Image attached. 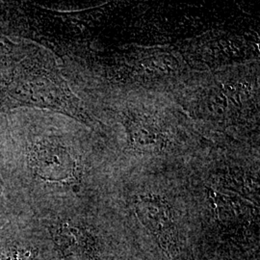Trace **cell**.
Masks as SVG:
<instances>
[{
  "label": "cell",
  "instance_id": "1",
  "mask_svg": "<svg viewBox=\"0 0 260 260\" xmlns=\"http://www.w3.org/2000/svg\"><path fill=\"white\" fill-rule=\"evenodd\" d=\"M98 120L114 158L166 161L204 150L203 132L179 103L162 93H117Z\"/></svg>",
  "mask_w": 260,
  "mask_h": 260
},
{
  "label": "cell",
  "instance_id": "2",
  "mask_svg": "<svg viewBox=\"0 0 260 260\" xmlns=\"http://www.w3.org/2000/svg\"><path fill=\"white\" fill-rule=\"evenodd\" d=\"M0 103L8 109L32 107L73 119L100 134L93 112L75 94L54 63L42 57L20 60L0 87Z\"/></svg>",
  "mask_w": 260,
  "mask_h": 260
},
{
  "label": "cell",
  "instance_id": "3",
  "mask_svg": "<svg viewBox=\"0 0 260 260\" xmlns=\"http://www.w3.org/2000/svg\"><path fill=\"white\" fill-rule=\"evenodd\" d=\"M105 156L113 154L98 132L84 140L49 132L33 140L27 149L28 162L34 175L40 180L62 186L75 185L81 180L89 158Z\"/></svg>",
  "mask_w": 260,
  "mask_h": 260
},
{
  "label": "cell",
  "instance_id": "4",
  "mask_svg": "<svg viewBox=\"0 0 260 260\" xmlns=\"http://www.w3.org/2000/svg\"><path fill=\"white\" fill-rule=\"evenodd\" d=\"M136 218L151 233L162 250L172 256L177 251L176 210L167 196L154 191H143L131 198Z\"/></svg>",
  "mask_w": 260,
  "mask_h": 260
},
{
  "label": "cell",
  "instance_id": "5",
  "mask_svg": "<svg viewBox=\"0 0 260 260\" xmlns=\"http://www.w3.org/2000/svg\"><path fill=\"white\" fill-rule=\"evenodd\" d=\"M52 235L67 260H99L95 240L86 229L70 222L54 225Z\"/></svg>",
  "mask_w": 260,
  "mask_h": 260
},
{
  "label": "cell",
  "instance_id": "6",
  "mask_svg": "<svg viewBox=\"0 0 260 260\" xmlns=\"http://www.w3.org/2000/svg\"><path fill=\"white\" fill-rule=\"evenodd\" d=\"M18 47L6 38L0 37V76L7 77L19 64Z\"/></svg>",
  "mask_w": 260,
  "mask_h": 260
},
{
  "label": "cell",
  "instance_id": "7",
  "mask_svg": "<svg viewBox=\"0 0 260 260\" xmlns=\"http://www.w3.org/2000/svg\"><path fill=\"white\" fill-rule=\"evenodd\" d=\"M2 187H3V182H2V179H1V177H0V191L2 190Z\"/></svg>",
  "mask_w": 260,
  "mask_h": 260
}]
</instances>
